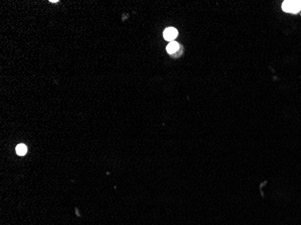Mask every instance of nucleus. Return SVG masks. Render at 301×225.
<instances>
[{"label":"nucleus","mask_w":301,"mask_h":225,"mask_svg":"<svg viewBox=\"0 0 301 225\" xmlns=\"http://www.w3.org/2000/svg\"><path fill=\"white\" fill-rule=\"evenodd\" d=\"M179 49H180V45H179L178 42L171 41V42H170V43L168 44L167 49H166V50H167L168 53H170V54H173V53H175Z\"/></svg>","instance_id":"obj_3"},{"label":"nucleus","mask_w":301,"mask_h":225,"mask_svg":"<svg viewBox=\"0 0 301 225\" xmlns=\"http://www.w3.org/2000/svg\"><path fill=\"white\" fill-rule=\"evenodd\" d=\"M163 36H164L165 40L170 41L171 42V41H173V40L176 37L178 36V31H177V29H175L173 27H168L164 30Z\"/></svg>","instance_id":"obj_2"},{"label":"nucleus","mask_w":301,"mask_h":225,"mask_svg":"<svg viewBox=\"0 0 301 225\" xmlns=\"http://www.w3.org/2000/svg\"><path fill=\"white\" fill-rule=\"evenodd\" d=\"M16 153L19 156H24L27 152V147L25 144H18L16 146Z\"/></svg>","instance_id":"obj_4"},{"label":"nucleus","mask_w":301,"mask_h":225,"mask_svg":"<svg viewBox=\"0 0 301 225\" xmlns=\"http://www.w3.org/2000/svg\"><path fill=\"white\" fill-rule=\"evenodd\" d=\"M282 9L288 13H297L301 10V1H298V0L284 1L282 4Z\"/></svg>","instance_id":"obj_1"}]
</instances>
